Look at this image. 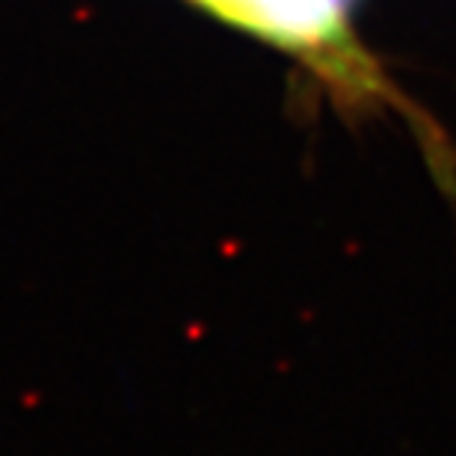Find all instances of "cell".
<instances>
[{
	"mask_svg": "<svg viewBox=\"0 0 456 456\" xmlns=\"http://www.w3.org/2000/svg\"><path fill=\"white\" fill-rule=\"evenodd\" d=\"M211 12L264 39L297 51L323 69L344 57L353 48V36L346 27L350 0H196Z\"/></svg>",
	"mask_w": 456,
	"mask_h": 456,
	"instance_id": "1",
	"label": "cell"
}]
</instances>
